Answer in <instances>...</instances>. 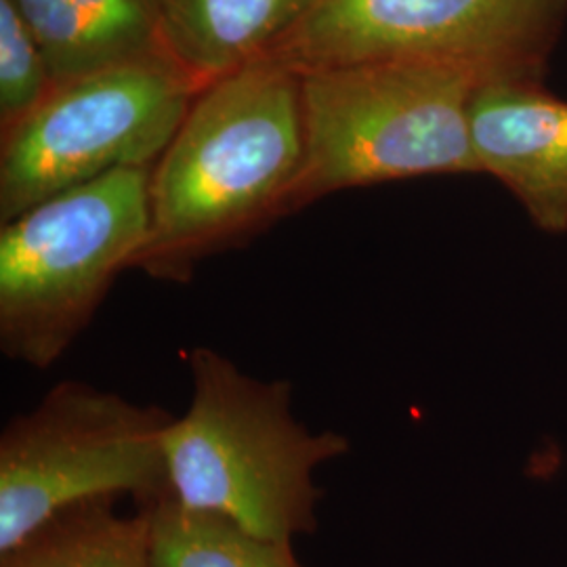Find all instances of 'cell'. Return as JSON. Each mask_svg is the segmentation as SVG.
Segmentation results:
<instances>
[{
	"instance_id": "52a82bcc",
	"label": "cell",
	"mask_w": 567,
	"mask_h": 567,
	"mask_svg": "<svg viewBox=\"0 0 567 567\" xmlns=\"http://www.w3.org/2000/svg\"><path fill=\"white\" fill-rule=\"evenodd\" d=\"M200 91L171 58L55 84L2 133L0 225L110 171L154 166Z\"/></svg>"
},
{
	"instance_id": "8fae6325",
	"label": "cell",
	"mask_w": 567,
	"mask_h": 567,
	"mask_svg": "<svg viewBox=\"0 0 567 567\" xmlns=\"http://www.w3.org/2000/svg\"><path fill=\"white\" fill-rule=\"evenodd\" d=\"M0 567H154L150 515L124 517L114 503L65 511L0 555Z\"/></svg>"
},
{
	"instance_id": "5b68a950",
	"label": "cell",
	"mask_w": 567,
	"mask_h": 567,
	"mask_svg": "<svg viewBox=\"0 0 567 567\" xmlns=\"http://www.w3.org/2000/svg\"><path fill=\"white\" fill-rule=\"evenodd\" d=\"M173 416L114 391L63 381L0 433V555L61 513L168 496L164 435Z\"/></svg>"
},
{
	"instance_id": "8992f818",
	"label": "cell",
	"mask_w": 567,
	"mask_h": 567,
	"mask_svg": "<svg viewBox=\"0 0 567 567\" xmlns=\"http://www.w3.org/2000/svg\"><path fill=\"white\" fill-rule=\"evenodd\" d=\"M566 21L567 0H313L264 55L299 74L426 60L486 81L543 82Z\"/></svg>"
},
{
	"instance_id": "277c9868",
	"label": "cell",
	"mask_w": 567,
	"mask_h": 567,
	"mask_svg": "<svg viewBox=\"0 0 567 567\" xmlns=\"http://www.w3.org/2000/svg\"><path fill=\"white\" fill-rule=\"evenodd\" d=\"M152 168H116L0 229V349L47 370L93 322L150 234Z\"/></svg>"
},
{
	"instance_id": "30bf717a",
	"label": "cell",
	"mask_w": 567,
	"mask_h": 567,
	"mask_svg": "<svg viewBox=\"0 0 567 567\" xmlns=\"http://www.w3.org/2000/svg\"><path fill=\"white\" fill-rule=\"evenodd\" d=\"M313 0H152L164 49L203 89L261 58Z\"/></svg>"
},
{
	"instance_id": "7a4b0ae2",
	"label": "cell",
	"mask_w": 567,
	"mask_h": 567,
	"mask_svg": "<svg viewBox=\"0 0 567 567\" xmlns=\"http://www.w3.org/2000/svg\"><path fill=\"white\" fill-rule=\"evenodd\" d=\"M187 362L192 402L164 435L168 496L267 540L316 532V471L344 456L349 437L299 423L288 381L255 379L210 347Z\"/></svg>"
},
{
	"instance_id": "9c48e42d",
	"label": "cell",
	"mask_w": 567,
	"mask_h": 567,
	"mask_svg": "<svg viewBox=\"0 0 567 567\" xmlns=\"http://www.w3.org/2000/svg\"><path fill=\"white\" fill-rule=\"evenodd\" d=\"M11 2L39 42L53 84L133 61L171 58L152 0Z\"/></svg>"
},
{
	"instance_id": "6da1fadb",
	"label": "cell",
	"mask_w": 567,
	"mask_h": 567,
	"mask_svg": "<svg viewBox=\"0 0 567 567\" xmlns=\"http://www.w3.org/2000/svg\"><path fill=\"white\" fill-rule=\"evenodd\" d=\"M303 161L299 72L261 55L208 84L152 168L150 234L131 269L189 282L204 259L290 215Z\"/></svg>"
},
{
	"instance_id": "4fadbf2b",
	"label": "cell",
	"mask_w": 567,
	"mask_h": 567,
	"mask_svg": "<svg viewBox=\"0 0 567 567\" xmlns=\"http://www.w3.org/2000/svg\"><path fill=\"white\" fill-rule=\"evenodd\" d=\"M41 47L11 0H0V126L30 116L53 91Z\"/></svg>"
},
{
	"instance_id": "3957f363",
	"label": "cell",
	"mask_w": 567,
	"mask_h": 567,
	"mask_svg": "<svg viewBox=\"0 0 567 567\" xmlns=\"http://www.w3.org/2000/svg\"><path fill=\"white\" fill-rule=\"evenodd\" d=\"M482 82L468 68L426 60L301 72L305 161L290 215L341 189L480 173L468 103Z\"/></svg>"
},
{
	"instance_id": "ba28073f",
	"label": "cell",
	"mask_w": 567,
	"mask_h": 567,
	"mask_svg": "<svg viewBox=\"0 0 567 567\" xmlns=\"http://www.w3.org/2000/svg\"><path fill=\"white\" fill-rule=\"evenodd\" d=\"M480 173L492 175L547 234H567V102L543 82H482L468 103Z\"/></svg>"
},
{
	"instance_id": "7c38bea8",
	"label": "cell",
	"mask_w": 567,
	"mask_h": 567,
	"mask_svg": "<svg viewBox=\"0 0 567 567\" xmlns=\"http://www.w3.org/2000/svg\"><path fill=\"white\" fill-rule=\"evenodd\" d=\"M140 508L150 515L154 567H303L292 543L267 540L219 515L182 507L171 496Z\"/></svg>"
}]
</instances>
